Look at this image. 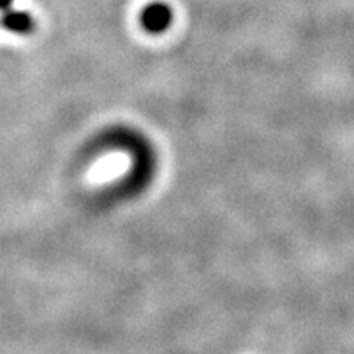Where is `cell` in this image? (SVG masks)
I'll list each match as a JSON object with an SVG mask.
<instances>
[{"label": "cell", "instance_id": "1", "mask_svg": "<svg viewBox=\"0 0 354 354\" xmlns=\"http://www.w3.org/2000/svg\"><path fill=\"white\" fill-rule=\"evenodd\" d=\"M172 21L171 8L165 3H151L141 13V25L149 33H162Z\"/></svg>", "mask_w": 354, "mask_h": 354}, {"label": "cell", "instance_id": "2", "mask_svg": "<svg viewBox=\"0 0 354 354\" xmlns=\"http://www.w3.org/2000/svg\"><path fill=\"white\" fill-rule=\"evenodd\" d=\"M2 25L13 33H30L33 30V19L26 12H7L2 19Z\"/></svg>", "mask_w": 354, "mask_h": 354}]
</instances>
